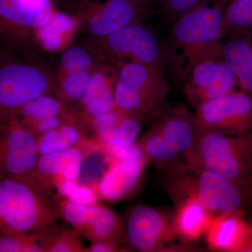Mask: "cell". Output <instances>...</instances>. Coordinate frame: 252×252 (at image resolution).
I'll return each instance as SVG.
<instances>
[{"label":"cell","instance_id":"1","mask_svg":"<svg viewBox=\"0 0 252 252\" xmlns=\"http://www.w3.org/2000/svg\"><path fill=\"white\" fill-rule=\"evenodd\" d=\"M226 0H216L181 15L172 22L166 46L169 67L181 78L193 60L220 56L226 36L223 8Z\"/></svg>","mask_w":252,"mask_h":252},{"label":"cell","instance_id":"2","mask_svg":"<svg viewBox=\"0 0 252 252\" xmlns=\"http://www.w3.org/2000/svg\"><path fill=\"white\" fill-rule=\"evenodd\" d=\"M164 165V187L176 203L194 197L212 215H245L248 199L243 189L231 181L185 160Z\"/></svg>","mask_w":252,"mask_h":252},{"label":"cell","instance_id":"3","mask_svg":"<svg viewBox=\"0 0 252 252\" xmlns=\"http://www.w3.org/2000/svg\"><path fill=\"white\" fill-rule=\"evenodd\" d=\"M115 109L141 122L157 118L164 110L169 84L161 68L126 62L114 67Z\"/></svg>","mask_w":252,"mask_h":252},{"label":"cell","instance_id":"4","mask_svg":"<svg viewBox=\"0 0 252 252\" xmlns=\"http://www.w3.org/2000/svg\"><path fill=\"white\" fill-rule=\"evenodd\" d=\"M60 217L59 204L46 191L17 179L0 182L1 234L28 233L53 224Z\"/></svg>","mask_w":252,"mask_h":252},{"label":"cell","instance_id":"5","mask_svg":"<svg viewBox=\"0 0 252 252\" xmlns=\"http://www.w3.org/2000/svg\"><path fill=\"white\" fill-rule=\"evenodd\" d=\"M96 59L115 67L135 62L165 69L169 66L165 41L143 21L131 24L105 36H90L84 44Z\"/></svg>","mask_w":252,"mask_h":252},{"label":"cell","instance_id":"6","mask_svg":"<svg viewBox=\"0 0 252 252\" xmlns=\"http://www.w3.org/2000/svg\"><path fill=\"white\" fill-rule=\"evenodd\" d=\"M57 85V76L42 63L29 58H1L0 111L3 125L30 101L56 94Z\"/></svg>","mask_w":252,"mask_h":252},{"label":"cell","instance_id":"7","mask_svg":"<svg viewBox=\"0 0 252 252\" xmlns=\"http://www.w3.org/2000/svg\"><path fill=\"white\" fill-rule=\"evenodd\" d=\"M152 127L136 142L147 162L159 165L185 157L197 136L194 114L184 104L165 109Z\"/></svg>","mask_w":252,"mask_h":252},{"label":"cell","instance_id":"8","mask_svg":"<svg viewBox=\"0 0 252 252\" xmlns=\"http://www.w3.org/2000/svg\"><path fill=\"white\" fill-rule=\"evenodd\" d=\"M247 142L248 133L236 135L217 131L199 132L184 160L220 174L245 192Z\"/></svg>","mask_w":252,"mask_h":252},{"label":"cell","instance_id":"9","mask_svg":"<svg viewBox=\"0 0 252 252\" xmlns=\"http://www.w3.org/2000/svg\"><path fill=\"white\" fill-rule=\"evenodd\" d=\"M181 239L176 230L173 215L157 207H132L124 219L123 243L141 252H166L171 243Z\"/></svg>","mask_w":252,"mask_h":252},{"label":"cell","instance_id":"10","mask_svg":"<svg viewBox=\"0 0 252 252\" xmlns=\"http://www.w3.org/2000/svg\"><path fill=\"white\" fill-rule=\"evenodd\" d=\"M180 79L186 99L194 109L204 102L240 89L234 74L220 56L193 60Z\"/></svg>","mask_w":252,"mask_h":252},{"label":"cell","instance_id":"11","mask_svg":"<svg viewBox=\"0 0 252 252\" xmlns=\"http://www.w3.org/2000/svg\"><path fill=\"white\" fill-rule=\"evenodd\" d=\"M197 133L217 131L245 135L252 131V94L238 89L195 109Z\"/></svg>","mask_w":252,"mask_h":252},{"label":"cell","instance_id":"12","mask_svg":"<svg viewBox=\"0 0 252 252\" xmlns=\"http://www.w3.org/2000/svg\"><path fill=\"white\" fill-rule=\"evenodd\" d=\"M39 157L37 137L31 130L15 121L3 125L0 138L1 178L32 183Z\"/></svg>","mask_w":252,"mask_h":252},{"label":"cell","instance_id":"13","mask_svg":"<svg viewBox=\"0 0 252 252\" xmlns=\"http://www.w3.org/2000/svg\"><path fill=\"white\" fill-rule=\"evenodd\" d=\"M59 210L60 217L83 238L123 243L124 219L108 207L82 205L66 198L59 203Z\"/></svg>","mask_w":252,"mask_h":252},{"label":"cell","instance_id":"14","mask_svg":"<svg viewBox=\"0 0 252 252\" xmlns=\"http://www.w3.org/2000/svg\"><path fill=\"white\" fill-rule=\"evenodd\" d=\"M54 13L50 0H0L1 36L11 44L32 45Z\"/></svg>","mask_w":252,"mask_h":252},{"label":"cell","instance_id":"15","mask_svg":"<svg viewBox=\"0 0 252 252\" xmlns=\"http://www.w3.org/2000/svg\"><path fill=\"white\" fill-rule=\"evenodd\" d=\"M82 23L91 36H105L131 24L143 21L150 9L133 0H105L104 2H84Z\"/></svg>","mask_w":252,"mask_h":252},{"label":"cell","instance_id":"16","mask_svg":"<svg viewBox=\"0 0 252 252\" xmlns=\"http://www.w3.org/2000/svg\"><path fill=\"white\" fill-rule=\"evenodd\" d=\"M147 163L119 160L104 174L97 186V194L108 203H119L132 196L143 182Z\"/></svg>","mask_w":252,"mask_h":252},{"label":"cell","instance_id":"17","mask_svg":"<svg viewBox=\"0 0 252 252\" xmlns=\"http://www.w3.org/2000/svg\"><path fill=\"white\" fill-rule=\"evenodd\" d=\"M82 161V152L76 147L41 156L32 185L46 191L59 177L77 181Z\"/></svg>","mask_w":252,"mask_h":252},{"label":"cell","instance_id":"18","mask_svg":"<svg viewBox=\"0 0 252 252\" xmlns=\"http://www.w3.org/2000/svg\"><path fill=\"white\" fill-rule=\"evenodd\" d=\"M251 223L235 214L213 215L206 231L209 248L216 251H241L248 237Z\"/></svg>","mask_w":252,"mask_h":252},{"label":"cell","instance_id":"19","mask_svg":"<svg viewBox=\"0 0 252 252\" xmlns=\"http://www.w3.org/2000/svg\"><path fill=\"white\" fill-rule=\"evenodd\" d=\"M97 137L104 144L126 146L135 144L142 122L114 109L91 122Z\"/></svg>","mask_w":252,"mask_h":252},{"label":"cell","instance_id":"20","mask_svg":"<svg viewBox=\"0 0 252 252\" xmlns=\"http://www.w3.org/2000/svg\"><path fill=\"white\" fill-rule=\"evenodd\" d=\"M220 57L234 74L240 89L252 94V36H225Z\"/></svg>","mask_w":252,"mask_h":252},{"label":"cell","instance_id":"21","mask_svg":"<svg viewBox=\"0 0 252 252\" xmlns=\"http://www.w3.org/2000/svg\"><path fill=\"white\" fill-rule=\"evenodd\" d=\"M198 199L189 197L176 203L174 223L180 238L193 241L205 235L213 217Z\"/></svg>","mask_w":252,"mask_h":252},{"label":"cell","instance_id":"22","mask_svg":"<svg viewBox=\"0 0 252 252\" xmlns=\"http://www.w3.org/2000/svg\"><path fill=\"white\" fill-rule=\"evenodd\" d=\"M63 104L61 99L51 94L40 96L23 105L10 122L15 121L27 127L43 119L64 114Z\"/></svg>","mask_w":252,"mask_h":252},{"label":"cell","instance_id":"23","mask_svg":"<svg viewBox=\"0 0 252 252\" xmlns=\"http://www.w3.org/2000/svg\"><path fill=\"white\" fill-rule=\"evenodd\" d=\"M83 138L82 132L76 122L72 120L38 136V149L39 155L59 152L76 147Z\"/></svg>","mask_w":252,"mask_h":252},{"label":"cell","instance_id":"24","mask_svg":"<svg viewBox=\"0 0 252 252\" xmlns=\"http://www.w3.org/2000/svg\"><path fill=\"white\" fill-rule=\"evenodd\" d=\"M223 23L226 36H252V0H226Z\"/></svg>","mask_w":252,"mask_h":252},{"label":"cell","instance_id":"25","mask_svg":"<svg viewBox=\"0 0 252 252\" xmlns=\"http://www.w3.org/2000/svg\"><path fill=\"white\" fill-rule=\"evenodd\" d=\"M50 225L43 240L44 252H84L81 236L72 227L53 228Z\"/></svg>","mask_w":252,"mask_h":252},{"label":"cell","instance_id":"26","mask_svg":"<svg viewBox=\"0 0 252 252\" xmlns=\"http://www.w3.org/2000/svg\"><path fill=\"white\" fill-rule=\"evenodd\" d=\"M46 228L16 234H1L0 252H44L43 240Z\"/></svg>","mask_w":252,"mask_h":252},{"label":"cell","instance_id":"27","mask_svg":"<svg viewBox=\"0 0 252 252\" xmlns=\"http://www.w3.org/2000/svg\"><path fill=\"white\" fill-rule=\"evenodd\" d=\"M91 72L67 73L58 77L56 94L63 103L79 100L85 91Z\"/></svg>","mask_w":252,"mask_h":252},{"label":"cell","instance_id":"28","mask_svg":"<svg viewBox=\"0 0 252 252\" xmlns=\"http://www.w3.org/2000/svg\"><path fill=\"white\" fill-rule=\"evenodd\" d=\"M54 183L56 184L59 195L64 198L82 205L97 203L98 194L87 186L78 185L75 180L63 177L56 179Z\"/></svg>","mask_w":252,"mask_h":252},{"label":"cell","instance_id":"29","mask_svg":"<svg viewBox=\"0 0 252 252\" xmlns=\"http://www.w3.org/2000/svg\"><path fill=\"white\" fill-rule=\"evenodd\" d=\"M95 64L93 55L86 48L73 46L66 50L63 54L59 76L67 73L91 72Z\"/></svg>","mask_w":252,"mask_h":252},{"label":"cell","instance_id":"30","mask_svg":"<svg viewBox=\"0 0 252 252\" xmlns=\"http://www.w3.org/2000/svg\"><path fill=\"white\" fill-rule=\"evenodd\" d=\"M73 22L72 18L66 15L54 12L49 23L38 31L37 37L49 49H52L54 40V48L56 47V40H60L61 34L64 32L65 28L72 27Z\"/></svg>","mask_w":252,"mask_h":252},{"label":"cell","instance_id":"31","mask_svg":"<svg viewBox=\"0 0 252 252\" xmlns=\"http://www.w3.org/2000/svg\"><path fill=\"white\" fill-rule=\"evenodd\" d=\"M215 1L216 0H160V3H161L164 12L173 22L181 15Z\"/></svg>","mask_w":252,"mask_h":252},{"label":"cell","instance_id":"32","mask_svg":"<svg viewBox=\"0 0 252 252\" xmlns=\"http://www.w3.org/2000/svg\"><path fill=\"white\" fill-rule=\"evenodd\" d=\"M105 148L111 155L119 160L130 159L148 164L143 153L136 143L126 146L105 144Z\"/></svg>","mask_w":252,"mask_h":252},{"label":"cell","instance_id":"33","mask_svg":"<svg viewBox=\"0 0 252 252\" xmlns=\"http://www.w3.org/2000/svg\"><path fill=\"white\" fill-rule=\"evenodd\" d=\"M72 120H73L72 117H69L67 114H64L43 119V120L28 126L26 127L31 130L36 137H38L41 134L58 128L60 126Z\"/></svg>","mask_w":252,"mask_h":252},{"label":"cell","instance_id":"34","mask_svg":"<svg viewBox=\"0 0 252 252\" xmlns=\"http://www.w3.org/2000/svg\"><path fill=\"white\" fill-rule=\"evenodd\" d=\"M245 161H246V179H245V193L248 201L252 206V131L248 133Z\"/></svg>","mask_w":252,"mask_h":252},{"label":"cell","instance_id":"35","mask_svg":"<svg viewBox=\"0 0 252 252\" xmlns=\"http://www.w3.org/2000/svg\"><path fill=\"white\" fill-rule=\"evenodd\" d=\"M120 244L110 241L91 242V245L85 248L84 252H123L126 249L119 247Z\"/></svg>","mask_w":252,"mask_h":252},{"label":"cell","instance_id":"36","mask_svg":"<svg viewBox=\"0 0 252 252\" xmlns=\"http://www.w3.org/2000/svg\"><path fill=\"white\" fill-rule=\"evenodd\" d=\"M240 252H252V223L250 225V229L248 237L245 240V243H244Z\"/></svg>","mask_w":252,"mask_h":252},{"label":"cell","instance_id":"37","mask_svg":"<svg viewBox=\"0 0 252 252\" xmlns=\"http://www.w3.org/2000/svg\"><path fill=\"white\" fill-rule=\"evenodd\" d=\"M133 1L149 9H150V6L154 3L157 2V1L160 2V0H133Z\"/></svg>","mask_w":252,"mask_h":252}]
</instances>
